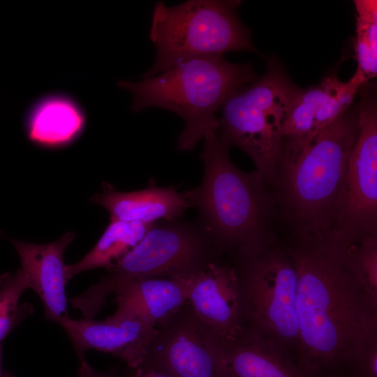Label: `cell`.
<instances>
[{
  "mask_svg": "<svg viewBox=\"0 0 377 377\" xmlns=\"http://www.w3.org/2000/svg\"><path fill=\"white\" fill-rule=\"evenodd\" d=\"M290 255L297 276V360L313 377H341L376 334L377 301L334 237H317Z\"/></svg>",
  "mask_w": 377,
  "mask_h": 377,
  "instance_id": "1",
  "label": "cell"
},
{
  "mask_svg": "<svg viewBox=\"0 0 377 377\" xmlns=\"http://www.w3.org/2000/svg\"><path fill=\"white\" fill-rule=\"evenodd\" d=\"M258 78L251 64H232L223 56H207L185 60L140 81L119 80L117 84L132 94L133 112L155 107L181 117L185 126L177 148L190 151L205 133L219 129L216 114L227 98Z\"/></svg>",
  "mask_w": 377,
  "mask_h": 377,
  "instance_id": "2",
  "label": "cell"
},
{
  "mask_svg": "<svg viewBox=\"0 0 377 377\" xmlns=\"http://www.w3.org/2000/svg\"><path fill=\"white\" fill-rule=\"evenodd\" d=\"M203 138L200 157L204 177L199 187L189 191L191 206L200 209L212 236L246 256L261 247L267 208L263 176L257 170L246 173L238 169L216 131Z\"/></svg>",
  "mask_w": 377,
  "mask_h": 377,
  "instance_id": "3",
  "label": "cell"
},
{
  "mask_svg": "<svg viewBox=\"0 0 377 377\" xmlns=\"http://www.w3.org/2000/svg\"><path fill=\"white\" fill-rule=\"evenodd\" d=\"M358 105L350 106L306 145L282 152L288 200L309 231L323 229L334 210L341 212L348 159L358 131Z\"/></svg>",
  "mask_w": 377,
  "mask_h": 377,
  "instance_id": "4",
  "label": "cell"
},
{
  "mask_svg": "<svg viewBox=\"0 0 377 377\" xmlns=\"http://www.w3.org/2000/svg\"><path fill=\"white\" fill-rule=\"evenodd\" d=\"M240 1L188 0L170 6L156 1L149 39L156 49L154 64L142 78L154 76L195 57L228 52L258 54L251 32L237 17Z\"/></svg>",
  "mask_w": 377,
  "mask_h": 377,
  "instance_id": "5",
  "label": "cell"
},
{
  "mask_svg": "<svg viewBox=\"0 0 377 377\" xmlns=\"http://www.w3.org/2000/svg\"><path fill=\"white\" fill-rule=\"evenodd\" d=\"M302 89L274 59L260 78L232 92L221 107L219 138L245 151L257 171L272 179L282 154V127Z\"/></svg>",
  "mask_w": 377,
  "mask_h": 377,
  "instance_id": "6",
  "label": "cell"
},
{
  "mask_svg": "<svg viewBox=\"0 0 377 377\" xmlns=\"http://www.w3.org/2000/svg\"><path fill=\"white\" fill-rule=\"evenodd\" d=\"M207 244L193 228L177 223L152 225L142 240L108 269V275L86 290L105 303L118 286L150 277L189 279L212 262Z\"/></svg>",
  "mask_w": 377,
  "mask_h": 377,
  "instance_id": "7",
  "label": "cell"
},
{
  "mask_svg": "<svg viewBox=\"0 0 377 377\" xmlns=\"http://www.w3.org/2000/svg\"><path fill=\"white\" fill-rule=\"evenodd\" d=\"M246 257L249 263L240 279L244 317L253 330L283 346L297 347V276L291 255L260 248Z\"/></svg>",
  "mask_w": 377,
  "mask_h": 377,
  "instance_id": "8",
  "label": "cell"
},
{
  "mask_svg": "<svg viewBox=\"0 0 377 377\" xmlns=\"http://www.w3.org/2000/svg\"><path fill=\"white\" fill-rule=\"evenodd\" d=\"M156 329L142 365L172 377H221L226 344L188 302Z\"/></svg>",
  "mask_w": 377,
  "mask_h": 377,
  "instance_id": "9",
  "label": "cell"
},
{
  "mask_svg": "<svg viewBox=\"0 0 377 377\" xmlns=\"http://www.w3.org/2000/svg\"><path fill=\"white\" fill-rule=\"evenodd\" d=\"M367 83L358 91V131L348 159L341 211L350 232L364 234L374 233L377 212V102Z\"/></svg>",
  "mask_w": 377,
  "mask_h": 377,
  "instance_id": "10",
  "label": "cell"
},
{
  "mask_svg": "<svg viewBox=\"0 0 377 377\" xmlns=\"http://www.w3.org/2000/svg\"><path fill=\"white\" fill-rule=\"evenodd\" d=\"M187 302L226 345L236 342L244 334L240 278L230 265L210 262L194 276Z\"/></svg>",
  "mask_w": 377,
  "mask_h": 377,
  "instance_id": "11",
  "label": "cell"
},
{
  "mask_svg": "<svg viewBox=\"0 0 377 377\" xmlns=\"http://www.w3.org/2000/svg\"><path fill=\"white\" fill-rule=\"evenodd\" d=\"M78 356L89 350L110 353L133 369L141 366L148 347L157 334L156 327L140 320L112 315L104 320H75L69 317L59 323Z\"/></svg>",
  "mask_w": 377,
  "mask_h": 377,
  "instance_id": "12",
  "label": "cell"
},
{
  "mask_svg": "<svg viewBox=\"0 0 377 377\" xmlns=\"http://www.w3.org/2000/svg\"><path fill=\"white\" fill-rule=\"evenodd\" d=\"M75 234L68 232L47 244H36L11 239L20 258L22 269L45 307V318L59 324L69 317L66 293L64 253Z\"/></svg>",
  "mask_w": 377,
  "mask_h": 377,
  "instance_id": "13",
  "label": "cell"
},
{
  "mask_svg": "<svg viewBox=\"0 0 377 377\" xmlns=\"http://www.w3.org/2000/svg\"><path fill=\"white\" fill-rule=\"evenodd\" d=\"M87 121L86 110L75 97L64 91H52L29 104L23 126L31 144L58 150L75 143L84 132Z\"/></svg>",
  "mask_w": 377,
  "mask_h": 377,
  "instance_id": "14",
  "label": "cell"
},
{
  "mask_svg": "<svg viewBox=\"0 0 377 377\" xmlns=\"http://www.w3.org/2000/svg\"><path fill=\"white\" fill-rule=\"evenodd\" d=\"M194 276L189 279L139 278L122 283L114 292L117 305L114 315L156 327L188 301Z\"/></svg>",
  "mask_w": 377,
  "mask_h": 377,
  "instance_id": "15",
  "label": "cell"
},
{
  "mask_svg": "<svg viewBox=\"0 0 377 377\" xmlns=\"http://www.w3.org/2000/svg\"><path fill=\"white\" fill-rule=\"evenodd\" d=\"M221 377H313L285 346L252 330L225 346Z\"/></svg>",
  "mask_w": 377,
  "mask_h": 377,
  "instance_id": "16",
  "label": "cell"
},
{
  "mask_svg": "<svg viewBox=\"0 0 377 377\" xmlns=\"http://www.w3.org/2000/svg\"><path fill=\"white\" fill-rule=\"evenodd\" d=\"M91 202L106 209L110 221L145 223H154L158 219L173 221L192 207L189 191L179 192L172 187L153 186L120 192L107 182L103 183L101 193L91 198Z\"/></svg>",
  "mask_w": 377,
  "mask_h": 377,
  "instance_id": "17",
  "label": "cell"
},
{
  "mask_svg": "<svg viewBox=\"0 0 377 377\" xmlns=\"http://www.w3.org/2000/svg\"><path fill=\"white\" fill-rule=\"evenodd\" d=\"M154 223L110 221L96 245L87 254L76 263L66 265V281L87 270L96 268L109 269L142 240Z\"/></svg>",
  "mask_w": 377,
  "mask_h": 377,
  "instance_id": "18",
  "label": "cell"
},
{
  "mask_svg": "<svg viewBox=\"0 0 377 377\" xmlns=\"http://www.w3.org/2000/svg\"><path fill=\"white\" fill-rule=\"evenodd\" d=\"M325 92L323 79L316 86L302 89L282 127V150L295 149L310 141L315 116Z\"/></svg>",
  "mask_w": 377,
  "mask_h": 377,
  "instance_id": "19",
  "label": "cell"
},
{
  "mask_svg": "<svg viewBox=\"0 0 377 377\" xmlns=\"http://www.w3.org/2000/svg\"><path fill=\"white\" fill-rule=\"evenodd\" d=\"M357 12L355 53L356 71L369 81L377 74V1H354Z\"/></svg>",
  "mask_w": 377,
  "mask_h": 377,
  "instance_id": "20",
  "label": "cell"
},
{
  "mask_svg": "<svg viewBox=\"0 0 377 377\" xmlns=\"http://www.w3.org/2000/svg\"><path fill=\"white\" fill-rule=\"evenodd\" d=\"M323 80L325 92L315 116L311 140L343 114L351 106L360 87L368 82L357 71L345 82L335 75L326 77Z\"/></svg>",
  "mask_w": 377,
  "mask_h": 377,
  "instance_id": "21",
  "label": "cell"
},
{
  "mask_svg": "<svg viewBox=\"0 0 377 377\" xmlns=\"http://www.w3.org/2000/svg\"><path fill=\"white\" fill-rule=\"evenodd\" d=\"M30 288V282L22 269L0 276V343L10 332L31 316L34 307L29 302L20 304L23 292Z\"/></svg>",
  "mask_w": 377,
  "mask_h": 377,
  "instance_id": "22",
  "label": "cell"
},
{
  "mask_svg": "<svg viewBox=\"0 0 377 377\" xmlns=\"http://www.w3.org/2000/svg\"><path fill=\"white\" fill-rule=\"evenodd\" d=\"M337 239L350 268L370 295L377 301V240L374 233L364 234L356 242L350 235L339 234Z\"/></svg>",
  "mask_w": 377,
  "mask_h": 377,
  "instance_id": "23",
  "label": "cell"
},
{
  "mask_svg": "<svg viewBox=\"0 0 377 377\" xmlns=\"http://www.w3.org/2000/svg\"><path fill=\"white\" fill-rule=\"evenodd\" d=\"M80 366L77 377H119L114 371L99 372L93 368L85 360L84 356L79 357Z\"/></svg>",
  "mask_w": 377,
  "mask_h": 377,
  "instance_id": "24",
  "label": "cell"
},
{
  "mask_svg": "<svg viewBox=\"0 0 377 377\" xmlns=\"http://www.w3.org/2000/svg\"><path fill=\"white\" fill-rule=\"evenodd\" d=\"M132 377H172L164 372L158 371L145 365H141L134 369Z\"/></svg>",
  "mask_w": 377,
  "mask_h": 377,
  "instance_id": "25",
  "label": "cell"
},
{
  "mask_svg": "<svg viewBox=\"0 0 377 377\" xmlns=\"http://www.w3.org/2000/svg\"><path fill=\"white\" fill-rule=\"evenodd\" d=\"M0 377H15L13 374L8 371H5L2 367V348L0 343Z\"/></svg>",
  "mask_w": 377,
  "mask_h": 377,
  "instance_id": "26",
  "label": "cell"
}]
</instances>
